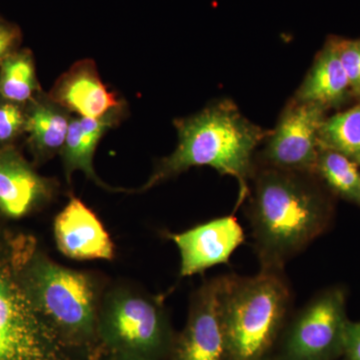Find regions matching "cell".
Masks as SVG:
<instances>
[{"mask_svg":"<svg viewBox=\"0 0 360 360\" xmlns=\"http://www.w3.org/2000/svg\"><path fill=\"white\" fill-rule=\"evenodd\" d=\"M179 144L160 161L146 188L194 167H210L238 180L239 202L248 193L257 146L269 132L251 122L231 99H220L205 110L174 122Z\"/></svg>","mask_w":360,"mask_h":360,"instance_id":"1","label":"cell"},{"mask_svg":"<svg viewBox=\"0 0 360 360\" xmlns=\"http://www.w3.org/2000/svg\"><path fill=\"white\" fill-rule=\"evenodd\" d=\"M309 175L264 167L255 177L250 219L262 269H283L323 229L326 206Z\"/></svg>","mask_w":360,"mask_h":360,"instance_id":"2","label":"cell"},{"mask_svg":"<svg viewBox=\"0 0 360 360\" xmlns=\"http://www.w3.org/2000/svg\"><path fill=\"white\" fill-rule=\"evenodd\" d=\"M290 292L281 269L224 277L221 307L229 360H262L281 330Z\"/></svg>","mask_w":360,"mask_h":360,"instance_id":"3","label":"cell"},{"mask_svg":"<svg viewBox=\"0 0 360 360\" xmlns=\"http://www.w3.org/2000/svg\"><path fill=\"white\" fill-rule=\"evenodd\" d=\"M0 360H78L66 335L35 307L20 276L0 266Z\"/></svg>","mask_w":360,"mask_h":360,"instance_id":"4","label":"cell"},{"mask_svg":"<svg viewBox=\"0 0 360 360\" xmlns=\"http://www.w3.org/2000/svg\"><path fill=\"white\" fill-rule=\"evenodd\" d=\"M20 278L35 307L65 335H87L94 330V288L84 274L34 257Z\"/></svg>","mask_w":360,"mask_h":360,"instance_id":"5","label":"cell"},{"mask_svg":"<svg viewBox=\"0 0 360 360\" xmlns=\"http://www.w3.org/2000/svg\"><path fill=\"white\" fill-rule=\"evenodd\" d=\"M326 108L316 103L291 99L281 112L276 129L267 135L262 151L264 167L315 174L321 153L319 132Z\"/></svg>","mask_w":360,"mask_h":360,"instance_id":"6","label":"cell"},{"mask_svg":"<svg viewBox=\"0 0 360 360\" xmlns=\"http://www.w3.org/2000/svg\"><path fill=\"white\" fill-rule=\"evenodd\" d=\"M345 296L328 290L307 303L286 333L283 360H331L342 352Z\"/></svg>","mask_w":360,"mask_h":360,"instance_id":"7","label":"cell"},{"mask_svg":"<svg viewBox=\"0 0 360 360\" xmlns=\"http://www.w3.org/2000/svg\"><path fill=\"white\" fill-rule=\"evenodd\" d=\"M224 278L205 283L194 297L177 347V360H229L222 319Z\"/></svg>","mask_w":360,"mask_h":360,"instance_id":"8","label":"cell"},{"mask_svg":"<svg viewBox=\"0 0 360 360\" xmlns=\"http://www.w3.org/2000/svg\"><path fill=\"white\" fill-rule=\"evenodd\" d=\"M106 331L115 345L130 352L153 354L167 338V326L158 305L143 297H116L108 310Z\"/></svg>","mask_w":360,"mask_h":360,"instance_id":"9","label":"cell"},{"mask_svg":"<svg viewBox=\"0 0 360 360\" xmlns=\"http://www.w3.org/2000/svg\"><path fill=\"white\" fill-rule=\"evenodd\" d=\"M170 238L179 250L180 274L193 276L227 264L245 240V232L236 217H224L172 234Z\"/></svg>","mask_w":360,"mask_h":360,"instance_id":"10","label":"cell"},{"mask_svg":"<svg viewBox=\"0 0 360 360\" xmlns=\"http://www.w3.org/2000/svg\"><path fill=\"white\" fill-rule=\"evenodd\" d=\"M59 250L77 260L113 257L112 241L96 214L79 200L71 198L54 221Z\"/></svg>","mask_w":360,"mask_h":360,"instance_id":"11","label":"cell"},{"mask_svg":"<svg viewBox=\"0 0 360 360\" xmlns=\"http://www.w3.org/2000/svg\"><path fill=\"white\" fill-rule=\"evenodd\" d=\"M52 103L82 117H103L120 106L115 94L101 82L96 63L89 59L75 63L59 78L51 92Z\"/></svg>","mask_w":360,"mask_h":360,"instance_id":"12","label":"cell"},{"mask_svg":"<svg viewBox=\"0 0 360 360\" xmlns=\"http://www.w3.org/2000/svg\"><path fill=\"white\" fill-rule=\"evenodd\" d=\"M46 182L15 150L0 149V210L18 219L46 195Z\"/></svg>","mask_w":360,"mask_h":360,"instance_id":"13","label":"cell"},{"mask_svg":"<svg viewBox=\"0 0 360 360\" xmlns=\"http://www.w3.org/2000/svg\"><path fill=\"white\" fill-rule=\"evenodd\" d=\"M349 91V82L341 65L336 41H331L319 52L293 98L316 103L328 110L342 103Z\"/></svg>","mask_w":360,"mask_h":360,"instance_id":"14","label":"cell"},{"mask_svg":"<svg viewBox=\"0 0 360 360\" xmlns=\"http://www.w3.org/2000/svg\"><path fill=\"white\" fill-rule=\"evenodd\" d=\"M118 113L120 110L117 108L96 120L80 117L70 122L63 146V158L68 176L75 170H82L90 179L101 182L97 179L92 167V158L103 135L115 125L120 118Z\"/></svg>","mask_w":360,"mask_h":360,"instance_id":"15","label":"cell"},{"mask_svg":"<svg viewBox=\"0 0 360 360\" xmlns=\"http://www.w3.org/2000/svg\"><path fill=\"white\" fill-rule=\"evenodd\" d=\"M68 127V116L54 103L35 104L25 118V123L33 144L45 153L63 148Z\"/></svg>","mask_w":360,"mask_h":360,"instance_id":"16","label":"cell"},{"mask_svg":"<svg viewBox=\"0 0 360 360\" xmlns=\"http://www.w3.org/2000/svg\"><path fill=\"white\" fill-rule=\"evenodd\" d=\"M315 174L336 193L360 205V167L356 161L342 153L321 149Z\"/></svg>","mask_w":360,"mask_h":360,"instance_id":"17","label":"cell"},{"mask_svg":"<svg viewBox=\"0 0 360 360\" xmlns=\"http://www.w3.org/2000/svg\"><path fill=\"white\" fill-rule=\"evenodd\" d=\"M321 149L336 151L354 160L360 155V103L326 118L319 132Z\"/></svg>","mask_w":360,"mask_h":360,"instance_id":"18","label":"cell"},{"mask_svg":"<svg viewBox=\"0 0 360 360\" xmlns=\"http://www.w3.org/2000/svg\"><path fill=\"white\" fill-rule=\"evenodd\" d=\"M37 89L34 65L25 52L9 54L2 60L0 70V94L11 103H23Z\"/></svg>","mask_w":360,"mask_h":360,"instance_id":"19","label":"cell"},{"mask_svg":"<svg viewBox=\"0 0 360 360\" xmlns=\"http://www.w3.org/2000/svg\"><path fill=\"white\" fill-rule=\"evenodd\" d=\"M341 65L347 73L350 90L360 96V40H335Z\"/></svg>","mask_w":360,"mask_h":360,"instance_id":"20","label":"cell"},{"mask_svg":"<svg viewBox=\"0 0 360 360\" xmlns=\"http://www.w3.org/2000/svg\"><path fill=\"white\" fill-rule=\"evenodd\" d=\"M25 118L18 105L6 103L0 105V141H7L25 127Z\"/></svg>","mask_w":360,"mask_h":360,"instance_id":"21","label":"cell"},{"mask_svg":"<svg viewBox=\"0 0 360 360\" xmlns=\"http://www.w3.org/2000/svg\"><path fill=\"white\" fill-rule=\"evenodd\" d=\"M342 352L348 360H360V321L347 322L343 333Z\"/></svg>","mask_w":360,"mask_h":360,"instance_id":"22","label":"cell"},{"mask_svg":"<svg viewBox=\"0 0 360 360\" xmlns=\"http://www.w3.org/2000/svg\"><path fill=\"white\" fill-rule=\"evenodd\" d=\"M16 39L18 34L15 30L0 26V63L9 56Z\"/></svg>","mask_w":360,"mask_h":360,"instance_id":"23","label":"cell"},{"mask_svg":"<svg viewBox=\"0 0 360 360\" xmlns=\"http://www.w3.org/2000/svg\"><path fill=\"white\" fill-rule=\"evenodd\" d=\"M354 160L356 161L357 163H359V165L360 167V155H357L356 158H354Z\"/></svg>","mask_w":360,"mask_h":360,"instance_id":"24","label":"cell"}]
</instances>
